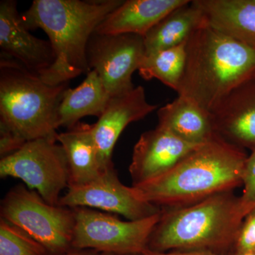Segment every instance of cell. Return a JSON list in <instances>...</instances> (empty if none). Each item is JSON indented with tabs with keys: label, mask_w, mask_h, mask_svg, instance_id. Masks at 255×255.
Here are the masks:
<instances>
[{
	"label": "cell",
	"mask_w": 255,
	"mask_h": 255,
	"mask_svg": "<svg viewBox=\"0 0 255 255\" xmlns=\"http://www.w3.org/2000/svg\"><path fill=\"white\" fill-rule=\"evenodd\" d=\"M243 194L241 197L242 207L245 215L255 206V151L248 155L243 174Z\"/></svg>",
	"instance_id": "603a6c76"
},
{
	"label": "cell",
	"mask_w": 255,
	"mask_h": 255,
	"mask_svg": "<svg viewBox=\"0 0 255 255\" xmlns=\"http://www.w3.org/2000/svg\"><path fill=\"white\" fill-rule=\"evenodd\" d=\"M57 141L39 138L26 142L1 159L0 176L21 179L48 204L59 205L60 193L70 185V173L66 154Z\"/></svg>",
	"instance_id": "ba28073f"
},
{
	"label": "cell",
	"mask_w": 255,
	"mask_h": 255,
	"mask_svg": "<svg viewBox=\"0 0 255 255\" xmlns=\"http://www.w3.org/2000/svg\"><path fill=\"white\" fill-rule=\"evenodd\" d=\"M232 251H255V206L245 216Z\"/></svg>",
	"instance_id": "cb8c5ba5"
},
{
	"label": "cell",
	"mask_w": 255,
	"mask_h": 255,
	"mask_svg": "<svg viewBox=\"0 0 255 255\" xmlns=\"http://www.w3.org/2000/svg\"><path fill=\"white\" fill-rule=\"evenodd\" d=\"M210 114L217 135L242 149L255 151V79L233 89Z\"/></svg>",
	"instance_id": "5bb4252c"
},
{
	"label": "cell",
	"mask_w": 255,
	"mask_h": 255,
	"mask_svg": "<svg viewBox=\"0 0 255 255\" xmlns=\"http://www.w3.org/2000/svg\"><path fill=\"white\" fill-rule=\"evenodd\" d=\"M111 98L99 74L90 70L79 86L64 92L58 110V126L69 129L84 117L100 118Z\"/></svg>",
	"instance_id": "ffe728a7"
},
{
	"label": "cell",
	"mask_w": 255,
	"mask_h": 255,
	"mask_svg": "<svg viewBox=\"0 0 255 255\" xmlns=\"http://www.w3.org/2000/svg\"><path fill=\"white\" fill-rule=\"evenodd\" d=\"M158 125L184 141L203 145L216 135L211 114L183 96L157 111Z\"/></svg>",
	"instance_id": "2e32d148"
},
{
	"label": "cell",
	"mask_w": 255,
	"mask_h": 255,
	"mask_svg": "<svg viewBox=\"0 0 255 255\" xmlns=\"http://www.w3.org/2000/svg\"><path fill=\"white\" fill-rule=\"evenodd\" d=\"M189 0H127L99 25L98 34L144 37L167 14Z\"/></svg>",
	"instance_id": "9a60e30c"
},
{
	"label": "cell",
	"mask_w": 255,
	"mask_h": 255,
	"mask_svg": "<svg viewBox=\"0 0 255 255\" xmlns=\"http://www.w3.org/2000/svg\"><path fill=\"white\" fill-rule=\"evenodd\" d=\"M245 216L241 197L233 191L190 206L162 209L148 249L158 253L204 250L228 255Z\"/></svg>",
	"instance_id": "277c9868"
},
{
	"label": "cell",
	"mask_w": 255,
	"mask_h": 255,
	"mask_svg": "<svg viewBox=\"0 0 255 255\" xmlns=\"http://www.w3.org/2000/svg\"><path fill=\"white\" fill-rule=\"evenodd\" d=\"M208 24L255 46V0H194Z\"/></svg>",
	"instance_id": "d6986e66"
},
{
	"label": "cell",
	"mask_w": 255,
	"mask_h": 255,
	"mask_svg": "<svg viewBox=\"0 0 255 255\" xmlns=\"http://www.w3.org/2000/svg\"><path fill=\"white\" fill-rule=\"evenodd\" d=\"M142 255H228L221 254V253H216L211 251H204V250H198V251H172L167 252V253H158L150 251V250H145Z\"/></svg>",
	"instance_id": "484cf974"
},
{
	"label": "cell",
	"mask_w": 255,
	"mask_h": 255,
	"mask_svg": "<svg viewBox=\"0 0 255 255\" xmlns=\"http://www.w3.org/2000/svg\"><path fill=\"white\" fill-rule=\"evenodd\" d=\"M157 109V105L147 102L142 86L135 87L125 95L111 98L105 112L97 123L92 124L94 139L104 172L114 167V147L124 129Z\"/></svg>",
	"instance_id": "7c38bea8"
},
{
	"label": "cell",
	"mask_w": 255,
	"mask_h": 255,
	"mask_svg": "<svg viewBox=\"0 0 255 255\" xmlns=\"http://www.w3.org/2000/svg\"><path fill=\"white\" fill-rule=\"evenodd\" d=\"M145 56L143 37L135 34L94 33L87 49L90 70L99 74L112 97L125 95L134 87L132 75Z\"/></svg>",
	"instance_id": "9c48e42d"
},
{
	"label": "cell",
	"mask_w": 255,
	"mask_h": 255,
	"mask_svg": "<svg viewBox=\"0 0 255 255\" xmlns=\"http://www.w3.org/2000/svg\"><path fill=\"white\" fill-rule=\"evenodd\" d=\"M72 209L75 219L73 249L114 255H141L148 249L151 235L162 214L126 221L113 214L89 208Z\"/></svg>",
	"instance_id": "52a82bcc"
},
{
	"label": "cell",
	"mask_w": 255,
	"mask_h": 255,
	"mask_svg": "<svg viewBox=\"0 0 255 255\" xmlns=\"http://www.w3.org/2000/svg\"><path fill=\"white\" fill-rule=\"evenodd\" d=\"M54 255H114L107 254V253H100L95 251H87V250H73V251L68 252V253H63V254Z\"/></svg>",
	"instance_id": "4316f807"
},
{
	"label": "cell",
	"mask_w": 255,
	"mask_h": 255,
	"mask_svg": "<svg viewBox=\"0 0 255 255\" xmlns=\"http://www.w3.org/2000/svg\"><path fill=\"white\" fill-rule=\"evenodd\" d=\"M186 50L178 95L209 113L233 89L255 79V46L209 24L189 37Z\"/></svg>",
	"instance_id": "3957f363"
},
{
	"label": "cell",
	"mask_w": 255,
	"mask_h": 255,
	"mask_svg": "<svg viewBox=\"0 0 255 255\" xmlns=\"http://www.w3.org/2000/svg\"><path fill=\"white\" fill-rule=\"evenodd\" d=\"M58 141L68 159L70 173L69 187L85 185L105 172L94 139L93 125L79 122L68 131L58 134Z\"/></svg>",
	"instance_id": "e0dca14e"
},
{
	"label": "cell",
	"mask_w": 255,
	"mask_h": 255,
	"mask_svg": "<svg viewBox=\"0 0 255 255\" xmlns=\"http://www.w3.org/2000/svg\"><path fill=\"white\" fill-rule=\"evenodd\" d=\"M68 85H48L16 60L1 54L0 121L26 141L58 140V107Z\"/></svg>",
	"instance_id": "5b68a950"
},
{
	"label": "cell",
	"mask_w": 255,
	"mask_h": 255,
	"mask_svg": "<svg viewBox=\"0 0 255 255\" xmlns=\"http://www.w3.org/2000/svg\"><path fill=\"white\" fill-rule=\"evenodd\" d=\"M200 145L189 143L157 127L143 132L134 147L129 166L132 186L165 173Z\"/></svg>",
	"instance_id": "8fae6325"
},
{
	"label": "cell",
	"mask_w": 255,
	"mask_h": 255,
	"mask_svg": "<svg viewBox=\"0 0 255 255\" xmlns=\"http://www.w3.org/2000/svg\"><path fill=\"white\" fill-rule=\"evenodd\" d=\"M1 219L17 226L40 243L49 255L73 251L75 213L46 202L36 191L17 185L1 203Z\"/></svg>",
	"instance_id": "8992f818"
},
{
	"label": "cell",
	"mask_w": 255,
	"mask_h": 255,
	"mask_svg": "<svg viewBox=\"0 0 255 255\" xmlns=\"http://www.w3.org/2000/svg\"><path fill=\"white\" fill-rule=\"evenodd\" d=\"M228 255H255V251H231Z\"/></svg>",
	"instance_id": "83f0119b"
},
{
	"label": "cell",
	"mask_w": 255,
	"mask_h": 255,
	"mask_svg": "<svg viewBox=\"0 0 255 255\" xmlns=\"http://www.w3.org/2000/svg\"><path fill=\"white\" fill-rule=\"evenodd\" d=\"M208 24L205 14L195 1H189L162 18L143 37L145 55L185 43Z\"/></svg>",
	"instance_id": "ac0fdd59"
},
{
	"label": "cell",
	"mask_w": 255,
	"mask_h": 255,
	"mask_svg": "<svg viewBox=\"0 0 255 255\" xmlns=\"http://www.w3.org/2000/svg\"><path fill=\"white\" fill-rule=\"evenodd\" d=\"M187 42L145 55L138 69L140 76L146 80L157 79L177 92L185 69Z\"/></svg>",
	"instance_id": "44dd1931"
},
{
	"label": "cell",
	"mask_w": 255,
	"mask_h": 255,
	"mask_svg": "<svg viewBox=\"0 0 255 255\" xmlns=\"http://www.w3.org/2000/svg\"><path fill=\"white\" fill-rule=\"evenodd\" d=\"M26 140L0 121V155L1 159L11 155L25 145Z\"/></svg>",
	"instance_id": "d4e9b609"
},
{
	"label": "cell",
	"mask_w": 255,
	"mask_h": 255,
	"mask_svg": "<svg viewBox=\"0 0 255 255\" xmlns=\"http://www.w3.org/2000/svg\"></svg>",
	"instance_id": "f1b7e54d"
},
{
	"label": "cell",
	"mask_w": 255,
	"mask_h": 255,
	"mask_svg": "<svg viewBox=\"0 0 255 255\" xmlns=\"http://www.w3.org/2000/svg\"><path fill=\"white\" fill-rule=\"evenodd\" d=\"M0 255H49V253L21 228L1 219Z\"/></svg>",
	"instance_id": "7402d4cb"
},
{
	"label": "cell",
	"mask_w": 255,
	"mask_h": 255,
	"mask_svg": "<svg viewBox=\"0 0 255 255\" xmlns=\"http://www.w3.org/2000/svg\"><path fill=\"white\" fill-rule=\"evenodd\" d=\"M248 157L216 134L165 173L132 187L139 199L161 209L190 206L243 185Z\"/></svg>",
	"instance_id": "6da1fadb"
},
{
	"label": "cell",
	"mask_w": 255,
	"mask_h": 255,
	"mask_svg": "<svg viewBox=\"0 0 255 255\" xmlns=\"http://www.w3.org/2000/svg\"><path fill=\"white\" fill-rule=\"evenodd\" d=\"M123 1L34 0L21 19L28 30L45 31L55 55L53 65L39 75L41 80L59 85L88 73L89 41L99 25Z\"/></svg>",
	"instance_id": "7a4b0ae2"
},
{
	"label": "cell",
	"mask_w": 255,
	"mask_h": 255,
	"mask_svg": "<svg viewBox=\"0 0 255 255\" xmlns=\"http://www.w3.org/2000/svg\"><path fill=\"white\" fill-rule=\"evenodd\" d=\"M0 47L1 54L16 60L38 75L55 63V55L50 41L30 33L18 14L14 0H3L0 3Z\"/></svg>",
	"instance_id": "4fadbf2b"
},
{
	"label": "cell",
	"mask_w": 255,
	"mask_h": 255,
	"mask_svg": "<svg viewBox=\"0 0 255 255\" xmlns=\"http://www.w3.org/2000/svg\"><path fill=\"white\" fill-rule=\"evenodd\" d=\"M59 206L99 209L109 214H119L128 221H138L162 212V209L139 199L133 188L121 182L114 167L103 172L95 180L69 187L60 198Z\"/></svg>",
	"instance_id": "30bf717a"
}]
</instances>
